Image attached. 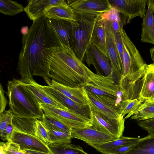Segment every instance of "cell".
Returning a JSON list of instances; mask_svg holds the SVG:
<instances>
[{
  "label": "cell",
  "mask_w": 154,
  "mask_h": 154,
  "mask_svg": "<svg viewBox=\"0 0 154 154\" xmlns=\"http://www.w3.org/2000/svg\"><path fill=\"white\" fill-rule=\"evenodd\" d=\"M61 45L49 19L45 16L33 21L28 32L23 35L17 70L23 81L33 76L50 78L52 56Z\"/></svg>",
  "instance_id": "obj_1"
},
{
  "label": "cell",
  "mask_w": 154,
  "mask_h": 154,
  "mask_svg": "<svg viewBox=\"0 0 154 154\" xmlns=\"http://www.w3.org/2000/svg\"><path fill=\"white\" fill-rule=\"evenodd\" d=\"M26 83L16 79L8 81L6 93L10 109L17 117L42 119L44 113Z\"/></svg>",
  "instance_id": "obj_2"
},
{
  "label": "cell",
  "mask_w": 154,
  "mask_h": 154,
  "mask_svg": "<svg viewBox=\"0 0 154 154\" xmlns=\"http://www.w3.org/2000/svg\"><path fill=\"white\" fill-rule=\"evenodd\" d=\"M119 33L123 54L122 74L119 84L122 87L135 85L142 78L146 64L123 27L121 29Z\"/></svg>",
  "instance_id": "obj_3"
},
{
  "label": "cell",
  "mask_w": 154,
  "mask_h": 154,
  "mask_svg": "<svg viewBox=\"0 0 154 154\" xmlns=\"http://www.w3.org/2000/svg\"><path fill=\"white\" fill-rule=\"evenodd\" d=\"M74 11L77 20L71 21L70 46L76 56L83 63L86 50L91 42L95 25L101 14Z\"/></svg>",
  "instance_id": "obj_4"
},
{
  "label": "cell",
  "mask_w": 154,
  "mask_h": 154,
  "mask_svg": "<svg viewBox=\"0 0 154 154\" xmlns=\"http://www.w3.org/2000/svg\"><path fill=\"white\" fill-rule=\"evenodd\" d=\"M112 71L107 76L100 73L95 74L91 70L86 81L82 85L87 91L97 95L111 98L124 102L129 100L126 91L115 82Z\"/></svg>",
  "instance_id": "obj_5"
},
{
  "label": "cell",
  "mask_w": 154,
  "mask_h": 154,
  "mask_svg": "<svg viewBox=\"0 0 154 154\" xmlns=\"http://www.w3.org/2000/svg\"><path fill=\"white\" fill-rule=\"evenodd\" d=\"M50 75L53 80L72 88L81 87L85 82L84 79L68 66L55 50L52 57Z\"/></svg>",
  "instance_id": "obj_6"
},
{
  "label": "cell",
  "mask_w": 154,
  "mask_h": 154,
  "mask_svg": "<svg viewBox=\"0 0 154 154\" xmlns=\"http://www.w3.org/2000/svg\"><path fill=\"white\" fill-rule=\"evenodd\" d=\"M44 114L58 119L71 128H80L91 126L90 118L71 110H66L39 103Z\"/></svg>",
  "instance_id": "obj_7"
},
{
  "label": "cell",
  "mask_w": 154,
  "mask_h": 154,
  "mask_svg": "<svg viewBox=\"0 0 154 154\" xmlns=\"http://www.w3.org/2000/svg\"><path fill=\"white\" fill-rule=\"evenodd\" d=\"M89 107L91 126L93 128L116 139L123 135L125 128V119L124 116L122 115L117 119L109 118Z\"/></svg>",
  "instance_id": "obj_8"
},
{
  "label": "cell",
  "mask_w": 154,
  "mask_h": 154,
  "mask_svg": "<svg viewBox=\"0 0 154 154\" xmlns=\"http://www.w3.org/2000/svg\"><path fill=\"white\" fill-rule=\"evenodd\" d=\"M112 8L127 18V23L134 17L143 19L146 11V0H108Z\"/></svg>",
  "instance_id": "obj_9"
},
{
  "label": "cell",
  "mask_w": 154,
  "mask_h": 154,
  "mask_svg": "<svg viewBox=\"0 0 154 154\" xmlns=\"http://www.w3.org/2000/svg\"><path fill=\"white\" fill-rule=\"evenodd\" d=\"M8 142L18 144L23 150H31L46 154H54L48 145L35 135L19 132L14 129Z\"/></svg>",
  "instance_id": "obj_10"
},
{
  "label": "cell",
  "mask_w": 154,
  "mask_h": 154,
  "mask_svg": "<svg viewBox=\"0 0 154 154\" xmlns=\"http://www.w3.org/2000/svg\"><path fill=\"white\" fill-rule=\"evenodd\" d=\"M90 66L93 65L97 73L103 72L106 75H110L112 69L109 59L102 53L91 42L89 44L86 50L84 58Z\"/></svg>",
  "instance_id": "obj_11"
},
{
  "label": "cell",
  "mask_w": 154,
  "mask_h": 154,
  "mask_svg": "<svg viewBox=\"0 0 154 154\" xmlns=\"http://www.w3.org/2000/svg\"><path fill=\"white\" fill-rule=\"evenodd\" d=\"M70 135L72 138L82 140L94 148L96 145L116 139L107 134L94 129L91 126L72 129Z\"/></svg>",
  "instance_id": "obj_12"
},
{
  "label": "cell",
  "mask_w": 154,
  "mask_h": 154,
  "mask_svg": "<svg viewBox=\"0 0 154 154\" xmlns=\"http://www.w3.org/2000/svg\"><path fill=\"white\" fill-rule=\"evenodd\" d=\"M24 9L29 18L33 21L43 16L51 8L58 6H67L64 0H30Z\"/></svg>",
  "instance_id": "obj_13"
},
{
  "label": "cell",
  "mask_w": 154,
  "mask_h": 154,
  "mask_svg": "<svg viewBox=\"0 0 154 154\" xmlns=\"http://www.w3.org/2000/svg\"><path fill=\"white\" fill-rule=\"evenodd\" d=\"M106 47L112 70L119 79L122 74V68L116 44L114 35L110 22L105 20Z\"/></svg>",
  "instance_id": "obj_14"
},
{
  "label": "cell",
  "mask_w": 154,
  "mask_h": 154,
  "mask_svg": "<svg viewBox=\"0 0 154 154\" xmlns=\"http://www.w3.org/2000/svg\"><path fill=\"white\" fill-rule=\"evenodd\" d=\"M67 3L74 11L100 14L112 8L108 0H69Z\"/></svg>",
  "instance_id": "obj_15"
},
{
  "label": "cell",
  "mask_w": 154,
  "mask_h": 154,
  "mask_svg": "<svg viewBox=\"0 0 154 154\" xmlns=\"http://www.w3.org/2000/svg\"><path fill=\"white\" fill-rule=\"evenodd\" d=\"M81 87L88 105L92 109L110 119H117L122 115L119 110L107 103L97 95L87 91Z\"/></svg>",
  "instance_id": "obj_16"
},
{
  "label": "cell",
  "mask_w": 154,
  "mask_h": 154,
  "mask_svg": "<svg viewBox=\"0 0 154 154\" xmlns=\"http://www.w3.org/2000/svg\"><path fill=\"white\" fill-rule=\"evenodd\" d=\"M55 52L68 66L86 81L90 70L79 60L71 48L61 44L56 48Z\"/></svg>",
  "instance_id": "obj_17"
},
{
  "label": "cell",
  "mask_w": 154,
  "mask_h": 154,
  "mask_svg": "<svg viewBox=\"0 0 154 154\" xmlns=\"http://www.w3.org/2000/svg\"><path fill=\"white\" fill-rule=\"evenodd\" d=\"M23 81L27 84V87L35 97L39 103L66 110H69L58 100L46 92L43 89L42 85L37 83L33 78Z\"/></svg>",
  "instance_id": "obj_18"
},
{
  "label": "cell",
  "mask_w": 154,
  "mask_h": 154,
  "mask_svg": "<svg viewBox=\"0 0 154 154\" xmlns=\"http://www.w3.org/2000/svg\"><path fill=\"white\" fill-rule=\"evenodd\" d=\"M42 86L46 92L56 99L69 110L90 118L91 112L88 105H81L49 86Z\"/></svg>",
  "instance_id": "obj_19"
},
{
  "label": "cell",
  "mask_w": 154,
  "mask_h": 154,
  "mask_svg": "<svg viewBox=\"0 0 154 154\" xmlns=\"http://www.w3.org/2000/svg\"><path fill=\"white\" fill-rule=\"evenodd\" d=\"M138 97L141 101L154 100V63L146 64Z\"/></svg>",
  "instance_id": "obj_20"
},
{
  "label": "cell",
  "mask_w": 154,
  "mask_h": 154,
  "mask_svg": "<svg viewBox=\"0 0 154 154\" xmlns=\"http://www.w3.org/2000/svg\"><path fill=\"white\" fill-rule=\"evenodd\" d=\"M49 86L65 96L83 105H88L81 87L72 88L60 84L49 78H43Z\"/></svg>",
  "instance_id": "obj_21"
},
{
  "label": "cell",
  "mask_w": 154,
  "mask_h": 154,
  "mask_svg": "<svg viewBox=\"0 0 154 154\" xmlns=\"http://www.w3.org/2000/svg\"><path fill=\"white\" fill-rule=\"evenodd\" d=\"M49 19L57 35L60 44L65 47L71 48V21L63 20Z\"/></svg>",
  "instance_id": "obj_22"
},
{
  "label": "cell",
  "mask_w": 154,
  "mask_h": 154,
  "mask_svg": "<svg viewBox=\"0 0 154 154\" xmlns=\"http://www.w3.org/2000/svg\"><path fill=\"white\" fill-rule=\"evenodd\" d=\"M146 4L147 9L142 23L141 41L154 44V16L147 0Z\"/></svg>",
  "instance_id": "obj_23"
},
{
  "label": "cell",
  "mask_w": 154,
  "mask_h": 154,
  "mask_svg": "<svg viewBox=\"0 0 154 154\" xmlns=\"http://www.w3.org/2000/svg\"><path fill=\"white\" fill-rule=\"evenodd\" d=\"M106 37L105 20L101 19L99 16L93 29L91 42L109 58L106 47Z\"/></svg>",
  "instance_id": "obj_24"
},
{
  "label": "cell",
  "mask_w": 154,
  "mask_h": 154,
  "mask_svg": "<svg viewBox=\"0 0 154 154\" xmlns=\"http://www.w3.org/2000/svg\"><path fill=\"white\" fill-rule=\"evenodd\" d=\"M45 16L49 19L76 21L77 20L74 10L68 5L58 6L50 9Z\"/></svg>",
  "instance_id": "obj_25"
},
{
  "label": "cell",
  "mask_w": 154,
  "mask_h": 154,
  "mask_svg": "<svg viewBox=\"0 0 154 154\" xmlns=\"http://www.w3.org/2000/svg\"><path fill=\"white\" fill-rule=\"evenodd\" d=\"M123 154H154V135L140 138L135 145Z\"/></svg>",
  "instance_id": "obj_26"
},
{
  "label": "cell",
  "mask_w": 154,
  "mask_h": 154,
  "mask_svg": "<svg viewBox=\"0 0 154 154\" xmlns=\"http://www.w3.org/2000/svg\"><path fill=\"white\" fill-rule=\"evenodd\" d=\"M140 138L126 137L123 135L118 139L96 145L95 148L97 151L104 154L110 150L138 141Z\"/></svg>",
  "instance_id": "obj_27"
},
{
  "label": "cell",
  "mask_w": 154,
  "mask_h": 154,
  "mask_svg": "<svg viewBox=\"0 0 154 154\" xmlns=\"http://www.w3.org/2000/svg\"><path fill=\"white\" fill-rule=\"evenodd\" d=\"M36 119L20 117L14 115L12 119L11 124L13 129L15 131L35 135L34 125Z\"/></svg>",
  "instance_id": "obj_28"
},
{
  "label": "cell",
  "mask_w": 154,
  "mask_h": 154,
  "mask_svg": "<svg viewBox=\"0 0 154 154\" xmlns=\"http://www.w3.org/2000/svg\"><path fill=\"white\" fill-rule=\"evenodd\" d=\"M154 118V100L142 101L130 119L136 121Z\"/></svg>",
  "instance_id": "obj_29"
},
{
  "label": "cell",
  "mask_w": 154,
  "mask_h": 154,
  "mask_svg": "<svg viewBox=\"0 0 154 154\" xmlns=\"http://www.w3.org/2000/svg\"><path fill=\"white\" fill-rule=\"evenodd\" d=\"M48 145L54 154H86L87 153L81 146L77 145L49 143Z\"/></svg>",
  "instance_id": "obj_30"
},
{
  "label": "cell",
  "mask_w": 154,
  "mask_h": 154,
  "mask_svg": "<svg viewBox=\"0 0 154 154\" xmlns=\"http://www.w3.org/2000/svg\"><path fill=\"white\" fill-rule=\"evenodd\" d=\"M41 121L48 130H53L71 134L72 129L58 119L51 116L44 114Z\"/></svg>",
  "instance_id": "obj_31"
},
{
  "label": "cell",
  "mask_w": 154,
  "mask_h": 154,
  "mask_svg": "<svg viewBox=\"0 0 154 154\" xmlns=\"http://www.w3.org/2000/svg\"><path fill=\"white\" fill-rule=\"evenodd\" d=\"M22 5L16 1L0 0V12L5 15L13 16L24 11Z\"/></svg>",
  "instance_id": "obj_32"
},
{
  "label": "cell",
  "mask_w": 154,
  "mask_h": 154,
  "mask_svg": "<svg viewBox=\"0 0 154 154\" xmlns=\"http://www.w3.org/2000/svg\"><path fill=\"white\" fill-rule=\"evenodd\" d=\"M48 130L50 143L56 144H69L72 138L70 134L53 130Z\"/></svg>",
  "instance_id": "obj_33"
},
{
  "label": "cell",
  "mask_w": 154,
  "mask_h": 154,
  "mask_svg": "<svg viewBox=\"0 0 154 154\" xmlns=\"http://www.w3.org/2000/svg\"><path fill=\"white\" fill-rule=\"evenodd\" d=\"M34 129L35 136L47 145L50 143L48 130L41 120H35Z\"/></svg>",
  "instance_id": "obj_34"
},
{
  "label": "cell",
  "mask_w": 154,
  "mask_h": 154,
  "mask_svg": "<svg viewBox=\"0 0 154 154\" xmlns=\"http://www.w3.org/2000/svg\"><path fill=\"white\" fill-rule=\"evenodd\" d=\"M14 115L11 110L10 109L5 110L0 114V135L2 140H6L5 130L7 126L11 124L12 119Z\"/></svg>",
  "instance_id": "obj_35"
},
{
  "label": "cell",
  "mask_w": 154,
  "mask_h": 154,
  "mask_svg": "<svg viewBox=\"0 0 154 154\" xmlns=\"http://www.w3.org/2000/svg\"><path fill=\"white\" fill-rule=\"evenodd\" d=\"M142 101L137 98L129 100L122 110L121 114L124 116L127 114L124 118L125 120L132 116L139 107Z\"/></svg>",
  "instance_id": "obj_36"
},
{
  "label": "cell",
  "mask_w": 154,
  "mask_h": 154,
  "mask_svg": "<svg viewBox=\"0 0 154 154\" xmlns=\"http://www.w3.org/2000/svg\"><path fill=\"white\" fill-rule=\"evenodd\" d=\"M0 146L3 148L6 154H27L25 150L20 149L18 144L12 142H1Z\"/></svg>",
  "instance_id": "obj_37"
},
{
  "label": "cell",
  "mask_w": 154,
  "mask_h": 154,
  "mask_svg": "<svg viewBox=\"0 0 154 154\" xmlns=\"http://www.w3.org/2000/svg\"><path fill=\"white\" fill-rule=\"evenodd\" d=\"M119 13L115 9L112 8L109 11L101 14L100 17L104 20L110 23L114 21H117L124 23L125 22L122 21L121 20Z\"/></svg>",
  "instance_id": "obj_38"
},
{
  "label": "cell",
  "mask_w": 154,
  "mask_h": 154,
  "mask_svg": "<svg viewBox=\"0 0 154 154\" xmlns=\"http://www.w3.org/2000/svg\"><path fill=\"white\" fill-rule=\"evenodd\" d=\"M137 122L138 125L147 131L148 135H154V118Z\"/></svg>",
  "instance_id": "obj_39"
},
{
  "label": "cell",
  "mask_w": 154,
  "mask_h": 154,
  "mask_svg": "<svg viewBox=\"0 0 154 154\" xmlns=\"http://www.w3.org/2000/svg\"><path fill=\"white\" fill-rule=\"evenodd\" d=\"M138 141L110 150L104 154H123L133 147Z\"/></svg>",
  "instance_id": "obj_40"
},
{
  "label": "cell",
  "mask_w": 154,
  "mask_h": 154,
  "mask_svg": "<svg viewBox=\"0 0 154 154\" xmlns=\"http://www.w3.org/2000/svg\"><path fill=\"white\" fill-rule=\"evenodd\" d=\"M114 35L116 44L122 69L123 48L122 40L119 32Z\"/></svg>",
  "instance_id": "obj_41"
},
{
  "label": "cell",
  "mask_w": 154,
  "mask_h": 154,
  "mask_svg": "<svg viewBox=\"0 0 154 154\" xmlns=\"http://www.w3.org/2000/svg\"><path fill=\"white\" fill-rule=\"evenodd\" d=\"M8 102L5 94L4 91L1 84L0 85V114L5 111Z\"/></svg>",
  "instance_id": "obj_42"
},
{
  "label": "cell",
  "mask_w": 154,
  "mask_h": 154,
  "mask_svg": "<svg viewBox=\"0 0 154 154\" xmlns=\"http://www.w3.org/2000/svg\"><path fill=\"white\" fill-rule=\"evenodd\" d=\"M114 35L119 32L121 29L125 24L123 22L114 21L110 23Z\"/></svg>",
  "instance_id": "obj_43"
},
{
  "label": "cell",
  "mask_w": 154,
  "mask_h": 154,
  "mask_svg": "<svg viewBox=\"0 0 154 154\" xmlns=\"http://www.w3.org/2000/svg\"><path fill=\"white\" fill-rule=\"evenodd\" d=\"M13 128L11 124H9L6 127L5 130L6 140L9 141L13 131Z\"/></svg>",
  "instance_id": "obj_44"
},
{
  "label": "cell",
  "mask_w": 154,
  "mask_h": 154,
  "mask_svg": "<svg viewBox=\"0 0 154 154\" xmlns=\"http://www.w3.org/2000/svg\"><path fill=\"white\" fill-rule=\"evenodd\" d=\"M151 10L153 14H154V0H148Z\"/></svg>",
  "instance_id": "obj_45"
},
{
  "label": "cell",
  "mask_w": 154,
  "mask_h": 154,
  "mask_svg": "<svg viewBox=\"0 0 154 154\" xmlns=\"http://www.w3.org/2000/svg\"><path fill=\"white\" fill-rule=\"evenodd\" d=\"M25 151L27 154H46L31 150H26Z\"/></svg>",
  "instance_id": "obj_46"
},
{
  "label": "cell",
  "mask_w": 154,
  "mask_h": 154,
  "mask_svg": "<svg viewBox=\"0 0 154 154\" xmlns=\"http://www.w3.org/2000/svg\"><path fill=\"white\" fill-rule=\"evenodd\" d=\"M149 51L151 58L154 63V47L151 48Z\"/></svg>",
  "instance_id": "obj_47"
},
{
  "label": "cell",
  "mask_w": 154,
  "mask_h": 154,
  "mask_svg": "<svg viewBox=\"0 0 154 154\" xmlns=\"http://www.w3.org/2000/svg\"><path fill=\"white\" fill-rule=\"evenodd\" d=\"M0 154H6L3 148L1 146H0Z\"/></svg>",
  "instance_id": "obj_48"
},
{
  "label": "cell",
  "mask_w": 154,
  "mask_h": 154,
  "mask_svg": "<svg viewBox=\"0 0 154 154\" xmlns=\"http://www.w3.org/2000/svg\"><path fill=\"white\" fill-rule=\"evenodd\" d=\"M86 154H88V153H86Z\"/></svg>",
  "instance_id": "obj_49"
}]
</instances>
